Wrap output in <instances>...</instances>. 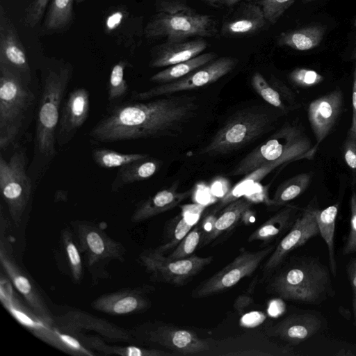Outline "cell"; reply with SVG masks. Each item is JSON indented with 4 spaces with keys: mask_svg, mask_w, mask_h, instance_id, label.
<instances>
[{
    "mask_svg": "<svg viewBox=\"0 0 356 356\" xmlns=\"http://www.w3.org/2000/svg\"><path fill=\"white\" fill-rule=\"evenodd\" d=\"M147 102L124 101L108 106L91 128L94 143H113L172 136L182 130L197 108L193 97H159Z\"/></svg>",
    "mask_w": 356,
    "mask_h": 356,
    "instance_id": "1",
    "label": "cell"
},
{
    "mask_svg": "<svg viewBox=\"0 0 356 356\" xmlns=\"http://www.w3.org/2000/svg\"><path fill=\"white\" fill-rule=\"evenodd\" d=\"M40 70L33 155L28 166L35 188L57 155L56 134L61 108L74 72L70 62L54 58L45 60Z\"/></svg>",
    "mask_w": 356,
    "mask_h": 356,
    "instance_id": "2",
    "label": "cell"
},
{
    "mask_svg": "<svg viewBox=\"0 0 356 356\" xmlns=\"http://www.w3.org/2000/svg\"><path fill=\"white\" fill-rule=\"evenodd\" d=\"M40 88L0 65V149L19 143L35 115Z\"/></svg>",
    "mask_w": 356,
    "mask_h": 356,
    "instance_id": "3",
    "label": "cell"
},
{
    "mask_svg": "<svg viewBox=\"0 0 356 356\" xmlns=\"http://www.w3.org/2000/svg\"><path fill=\"white\" fill-rule=\"evenodd\" d=\"M268 290L289 301L317 304L333 294L327 268L317 259L298 261L277 274Z\"/></svg>",
    "mask_w": 356,
    "mask_h": 356,
    "instance_id": "4",
    "label": "cell"
},
{
    "mask_svg": "<svg viewBox=\"0 0 356 356\" xmlns=\"http://www.w3.org/2000/svg\"><path fill=\"white\" fill-rule=\"evenodd\" d=\"M275 115L266 106H252L235 113L214 135L200 154L217 156L236 151L272 128Z\"/></svg>",
    "mask_w": 356,
    "mask_h": 356,
    "instance_id": "5",
    "label": "cell"
},
{
    "mask_svg": "<svg viewBox=\"0 0 356 356\" xmlns=\"http://www.w3.org/2000/svg\"><path fill=\"white\" fill-rule=\"evenodd\" d=\"M317 147L318 145H313L308 136L298 127L287 124L243 157L229 175H246L266 163L282 158L289 159L291 161L312 159Z\"/></svg>",
    "mask_w": 356,
    "mask_h": 356,
    "instance_id": "6",
    "label": "cell"
},
{
    "mask_svg": "<svg viewBox=\"0 0 356 356\" xmlns=\"http://www.w3.org/2000/svg\"><path fill=\"white\" fill-rule=\"evenodd\" d=\"M69 225L76 236L92 285L109 277L108 266L111 262H124L126 248L108 236L99 225L86 220H74Z\"/></svg>",
    "mask_w": 356,
    "mask_h": 356,
    "instance_id": "7",
    "label": "cell"
},
{
    "mask_svg": "<svg viewBox=\"0 0 356 356\" xmlns=\"http://www.w3.org/2000/svg\"><path fill=\"white\" fill-rule=\"evenodd\" d=\"M13 147L8 159L0 155V191L12 222L19 227L29 213L36 188L28 172L26 147L19 143Z\"/></svg>",
    "mask_w": 356,
    "mask_h": 356,
    "instance_id": "8",
    "label": "cell"
},
{
    "mask_svg": "<svg viewBox=\"0 0 356 356\" xmlns=\"http://www.w3.org/2000/svg\"><path fill=\"white\" fill-rule=\"evenodd\" d=\"M10 222L1 207L0 223V264L1 270L10 281L13 286L22 296L25 303L40 318L49 323H54L51 312L44 296L35 280L19 263L10 239L6 234Z\"/></svg>",
    "mask_w": 356,
    "mask_h": 356,
    "instance_id": "9",
    "label": "cell"
},
{
    "mask_svg": "<svg viewBox=\"0 0 356 356\" xmlns=\"http://www.w3.org/2000/svg\"><path fill=\"white\" fill-rule=\"evenodd\" d=\"M138 346H159L175 355H206L213 340L199 337L191 330L160 322H145L130 328Z\"/></svg>",
    "mask_w": 356,
    "mask_h": 356,
    "instance_id": "10",
    "label": "cell"
},
{
    "mask_svg": "<svg viewBox=\"0 0 356 356\" xmlns=\"http://www.w3.org/2000/svg\"><path fill=\"white\" fill-rule=\"evenodd\" d=\"M217 33L214 18L198 13L193 8L176 13L156 12L144 29L147 38H166L168 41H183L191 37H213Z\"/></svg>",
    "mask_w": 356,
    "mask_h": 356,
    "instance_id": "11",
    "label": "cell"
},
{
    "mask_svg": "<svg viewBox=\"0 0 356 356\" xmlns=\"http://www.w3.org/2000/svg\"><path fill=\"white\" fill-rule=\"evenodd\" d=\"M212 260L211 256L202 257L195 254L172 260L156 248L144 250L138 258L140 264L149 275L150 280L175 286L186 284Z\"/></svg>",
    "mask_w": 356,
    "mask_h": 356,
    "instance_id": "12",
    "label": "cell"
},
{
    "mask_svg": "<svg viewBox=\"0 0 356 356\" xmlns=\"http://www.w3.org/2000/svg\"><path fill=\"white\" fill-rule=\"evenodd\" d=\"M275 248L274 245H270L255 252L241 249L232 262L202 282L193 290L191 296L206 298L231 289L242 279L251 275Z\"/></svg>",
    "mask_w": 356,
    "mask_h": 356,
    "instance_id": "13",
    "label": "cell"
},
{
    "mask_svg": "<svg viewBox=\"0 0 356 356\" xmlns=\"http://www.w3.org/2000/svg\"><path fill=\"white\" fill-rule=\"evenodd\" d=\"M54 321L60 330L77 339L90 334L98 336L108 343L136 344L130 329L79 309L72 308L54 315Z\"/></svg>",
    "mask_w": 356,
    "mask_h": 356,
    "instance_id": "14",
    "label": "cell"
},
{
    "mask_svg": "<svg viewBox=\"0 0 356 356\" xmlns=\"http://www.w3.org/2000/svg\"><path fill=\"white\" fill-rule=\"evenodd\" d=\"M238 62L236 58L229 56L215 58L176 81L159 84L145 91H133L130 99L131 100L145 101L207 86L232 71Z\"/></svg>",
    "mask_w": 356,
    "mask_h": 356,
    "instance_id": "15",
    "label": "cell"
},
{
    "mask_svg": "<svg viewBox=\"0 0 356 356\" xmlns=\"http://www.w3.org/2000/svg\"><path fill=\"white\" fill-rule=\"evenodd\" d=\"M206 355L209 356H293L296 355L291 346H282L268 339L260 331L212 341V348Z\"/></svg>",
    "mask_w": 356,
    "mask_h": 356,
    "instance_id": "16",
    "label": "cell"
},
{
    "mask_svg": "<svg viewBox=\"0 0 356 356\" xmlns=\"http://www.w3.org/2000/svg\"><path fill=\"white\" fill-rule=\"evenodd\" d=\"M0 65L7 67L24 83L37 86L33 82L26 49L2 6H0Z\"/></svg>",
    "mask_w": 356,
    "mask_h": 356,
    "instance_id": "17",
    "label": "cell"
},
{
    "mask_svg": "<svg viewBox=\"0 0 356 356\" xmlns=\"http://www.w3.org/2000/svg\"><path fill=\"white\" fill-rule=\"evenodd\" d=\"M154 289L147 284L120 289L98 296L90 306L96 311L111 316L140 314L151 307L149 295Z\"/></svg>",
    "mask_w": 356,
    "mask_h": 356,
    "instance_id": "18",
    "label": "cell"
},
{
    "mask_svg": "<svg viewBox=\"0 0 356 356\" xmlns=\"http://www.w3.org/2000/svg\"><path fill=\"white\" fill-rule=\"evenodd\" d=\"M316 209L313 206L309 205L296 218L288 233L281 239L265 263L263 268L264 275H266L275 270L291 251L319 234Z\"/></svg>",
    "mask_w": 356,
    "mask_h": 356,
    "instance_id": "19",
    "label": "cell"
},
{
    "mask_svg": "<svg viewBox=\"0 0 356 356\" xmlns=\"http://www.w3.org/2000/svg\"><path fill=\"white\" fill-rule=\"evenodd\" d=\"M90 109V92L84 87L72 90L63 101L56 134L59 147L68 144L86 122Z\"/></svg>",
    "mask_w": 356,
    "mask_h": 356,
    "instance_id": "20",
    "label": "cell"
},
{
    "mask_svg": "<svg viewBox=\"0 0 356 356\" xmlns=\"http://www.w3.org/2000/svg\"><path fill=\"white\" fill-rule=\"evenodd\" d=\"M343 93L335 90L310 102L307 116L318 145L330 133L341 112Z\"/></svg>",
    "mask_w": 356,
    "mask_h": 356,
    "instance_id": "21",
    "label": "cell"
},
{
    "mask_svg": "<svg viewBox=\"0 0 356 356\" xmlns=\"http://www.w3.org/2000/svg\"><path fill=\"white\" fill-rule=\"evenodd\" d=\"M323 326L316 314L305 312L289 315L266 329L268 337H278L290 344L296 345L318 332Z\"/></svg>",
    "mask_w": 356,
    "mask_h": 356,
    "instance_id": "22",
    "label": "cell"
},
{
    "mask_svg": "<svg viewBox=\"0 0 356 356\" xmlns=\"http://www.w3.org/2000/svg\"><path fill=\"white\" fill-rule=\"evenodd\" d=\"M207 46V41L201 37L188 41L167 40L152 48L149 67H168L188 60L200 54Z\"/></svg>",
    "mask_w": 356,
    "mask_h": 356,
    "instance_id": "23",
    "label": "cell"
},
{
    "mask_svg": "<svg viewBox=\"0 0 356 356\" xmlns=\"http://www.w3.org/2000/svg\"><path fill=\"white\" fill-rule=\"evenodd\" d=\"M55 257L60 271L74 284H79L83 280L86 266L76 236L70 225L60 232Z\"/></svg>",
    "mask_w": 356,
    "mask_h": 356,
    "instance_id": "24",
    "label": "cell"
},
{
    "mask_svg": "<svg viewBox=\"0 0 356 356\" xmlns=\"http://www.w3.org/2000/svg\"><path fill=\"white\" fill-rule=\"evenodd\" d=\"M267 20L259 4L244 3L223 21L221 33L226 37L240 38L260 31Z\"/></svg>",
    "mask_w": 356,
    "mask_h": 356,
    "instance_id": "25",
    "label": "cell"
},
{
    "mask_svg": "<svg viewBox=\"0 0 356 356\" xmlns=\"http://www.w3.org/2000/svg\"><path fill=\"white\" fill-rule=\"evenodd\" d=\"M177 188L178 182H174L170 187L139 202L131 216V222L139 223L171 210L192 195L193 189L179 192Z\"/></svg>",
    "mask_w": 356,
    "mask_h": 356,
    "instance_id": "26",
    "label": "cell"
},
{
    "mask_svg": "<svg viewBox=\"0 0 356 356\" xmlns=\"http://www.w3.org/2000/svg\"><path fill=\"white\" fill-rule=\"evenodd\" d=\"M252 202L241 197L229 204L215 219L210 229L203 234L201 247L213 241L218 236L234 228L242 220L244 213L251 207Z\"/></svg>",
    "mask_w": 356,
    "mask_h": 356,
    "instance_id": "27",
    "label": "cell"
},
{
    "mask_svg": "<svg viewBox=\"0 0 356 356\" xmlns=\"http://www.w3.org/2000/svg\"><path fill=\"white\" fill-rule=\"evenodd\" d=\"M79 339L88 348L103 355L120 356H170L168 353L156 348H147L136 344L111 345L101 337L95 335H85Z\"/></svg>",
    "mask_w": 356,
    "mask_h": 356,
    "instance_id": "28",
    "label": "cell"
},
{
    "mask_svg": "<svg viewBox=\"0 0 356 356\" xmlns=\"http://www.w3.org/2000/svg\"><path fill=\"white\" fill-rule=\"evenodd\" d=\"M298 211L296 206H285L258 227L248 237V242L260 241L262 244L269 243L291 227Z\"/></svg>",
    "mask_w": 356,
    "mask_h": 356,
    "instance_id": "29",
    "label": "cell"
},
{
    "mask_svg": "<svg viewBox=\"0 0 356 356\" xmlns=\"http://www.w3.org/2000/svg\"><path fill=\"white\" fill-rule=\"evenodd\" d=\"M161 165L160 160L149 156L119 168L111 185L112 192H118L127 185L150 178Z\"/></svg>",
    "mask_w": 356,
    "mask_h": 356,
    "instance_id": "30",
    "label": "cell"
},
{
    "mask_svg": "<svg viewBox=\"0 0 356 356\" xmlns=\"http://www.w3.org/2000/svg\"><path fill=\"white\" fill-rule=\"evenodd\" d=\"M84 0H51L44 21L42 30L44 33L51 34L67 30L74 17V3Z\"/></svg>",
    "mask_w": 356,
    "mask_h": 356,
    "instance_id": "31",
    "label": "cell"
},
{
    "mask_svg": "<svg viewBox=\"0 0 356 356\" xmlns=\"http://www.w3.org/2000/svg\"><path fill=\"white\" fill-rule=\"evenodd\" d=\"M325 31L321 26H310L282 32L277 38V44L298 51H307L319 45Z\"/></svg>",
    "mask_w": 356,
    "mask_h": 356,
    "instance_id": "32",
    "label": "cell"
},
{
    "mask_svg": "<svg viewBox=\"0 0 356 356\" xmlns=\"http://www.w3.org/2000/svg\"><path fill=\"white\" fill-rule=\"evenodd\" d=\"M290 162H292L290 159L282 158L275 161L266 163L249 172L234 186L232 187L229 192L225 197L220 199L219 204L216 207V210L243 197L254 184L260 182V181L274 169L282 164Z\"/></svg>",
    "mask_w": 356,
    "mask_h": 356,
    "instance_id": "33",
    "label": "cell"
},
{
    "mask_svg": "<svg viewBox=\"0 0 356 356\" xmlns=\"http://www.w3.org/2000/svg\"><path fill=\"white\" fill-rule=\"evenodd\" d=\"M216 56L213 52L200 54L188 60L167 67L152 75L149 81L159 84L176 81L216 58Z\"/></svg>",
    "mask_w": 356,
    "mask_h": 356,
    "instance_id": "34",
    "label": "cell"
},
{
    "mask_svg": "<svg viewBox=\"0 0 356 356\" xmlns=\"http://www.w3.org/2000/svg\"><path fill=\"white\" fill-rule=\"evenodd\" d=\"M338 210V204L330 205L322 210L316 209V219L319 234L327 244L330 269L334 277L337 275V262L334 254V236Z\"/></svg>",
    "mask_w": 356,
    "mask_h": 356,
    "instance_id": "35",
    "label": "cell"
},
{
    "mask_svg": "<svg viewBox=\"0 0 356 356\" xmlns=\"http://www.w3.org/2000/svg\"><path fill=\"white\" fill-rule=\"evenodd\" d=\"M313 175L304 172L296 175L282 182L275 192L272 205L282 206L303 193L309 187Z\"/></svg>",
    "mask_w": 356,
    "mask_h": 356,
    "instance_id": "36",
    "label": "cell"
},
{
    "mask_svg": "<svg viewBox=\"0 0 356 356\" xmlns=\"http://www.w3.org/2000/svg\"><path fill=\"white\" fill-rule=\"evenodd\" d=\"M91 154L94 163L98 167L106 169L120 168L149 156L145 153H122L103 147L94 148Z\"/></svg>",
    "mask_w": 356,
    "mask_h": 356,
    "instance_id": "37",
    "label": "cell"
},
{
    "mask_svg": "<svg viewBox=\"0 0 356 356\" xmlns=\"http://www.w3.org/2000/svg\"><path fill=\"white\" fill-rule=\"evenodd\" d=\"M128 65L126 60H120L113 66L107 86L108 106L122 102L128 96L129 87L124 79V70Z\"/></svg>",
    "mask_w": 356,
    "mask_h": 356,
    "instance_id": "38",
    "label": "cell"
},
{
    "mask_svg": "<svg viewBox=\"0 0 356 356\" xmlns=\"http://www.w3.org/2000/svg\"><path fill=\"white\" fill-rule=\"evenodd\" d=\"M203 233L202 225L197 223L176 248L168 255H165L172 260L191 257L200 245Z\"/></svg>",
    "mask_w": 356,
    "mask_h": 356,
    "instance_id": "39",
    "label": "cell"
},
{
    "mask_svg": "<svg viewBox=\"0 0 356 356\" xmlns=\"http://www.w3.org/2000/svg\"><path fill=\"white\" fill-rule=\"evenodd\" d=\"M251 85L257 93L268 104L281 111L285 112L286 108L282 100V97L275 86H272L262 74L255 72L251 78Z\"/></svg>",
    "mask_w": 356,
    "mask_h": 356,
    "instance_id": "40",
    "label": "cell"
},
{
    "mask_svg": "<svg viewBox=\"0 0 356 356\" xmlns=\"http://www.w3.org/2000/svg\"><path fill=\"white\" fill-rule=\"evenodd\" d=\"M180 216L181 218L179 219L172 234L170 235L169 240L164 244L156 248L157 251L160 253L166 254L172 252L195 225L187 220L181 213Z\"/></svg>",
    "mask_w": 356,
    "mask_h": 356,
    "instance_id": "41",
    "label": "cell"
},
{
    "mask_svg": "<svg viewBox=\"0 0 356 356\" xmlns=\"http://www.w3.org/2000/svg\"><path fill=\"white\" fill-rule=\"evenodd\" d=\"M296 1L259 0L258 4L261 7L267 22L274 24Z\"/></svg>",
    "mask_w": 356,
    "mask_h": 356,
    "instance_id": "42",
    "label": "cell"
},
{
    "mask_svg": "<svg viewBox=\"0 0 356 356\" xmlns=\"http://www.w3.org/2000/svg\"><path fill=\"white\" fill-rule=\"evenodd\" d=\"M289 79L296 86L304 88L317 86L324 80L323 76L316 71L302 67L293 70Z\"/></svg>",
    "mask_w": 356,
    "mask_h": 356,
    "instance_id": "43",
    "label": "cell"
},
{
    "mask_svg": "<svg viewBox=\"0 0 356 356\" xmlns=\"http://www.w3.org/2000/svg\"><path fill=\"white\" fill-rule=\"evenodd\" d=\"M50 0H33L25 10L24 21L31 28L35 27L42 19Z\"/></svg>",
    "mask_w": 356,
    "mask_h": 356,
    "instance_id": "44",
    "label": "cell"
},
{
    "mask_svg": "<svg viewBox=\"0 0 356 356\" xmlns=\"http://www.w3.org/2000/svg\"><path fill=\"white\" fill-rule=\"evenodd\" d=\"M350 231L342 250L343 255H348L356 252V193L353 192L350 200Z\"/></svg>",
    "mask_w": 356,
    "mask_h": 356,
    "instance_id": "45",
    "label": "cell"
},
{
    "mask_svg": "<svg viewBox=\"0 0 356 356\" xmlns=\"http://www.w3.org/2000/svg\"><path fill=\"white\" fill-rule=\"evenodd\" d=\"M343 158L356 182V140L348 134L343 147Z\"/></svg>",
    "mask_w": 356,
    "mask_h": 356,
    "instance_id": "46",
    "label": "cell"
},
{
    "mask_svg": "<svg viewBox=\"0 0 356 356\" xmlns=\"http://www.w3.org/2000/svg\"><path fill=\"white\" fill-rule=\"evenodd\" d=\"M156 12L176 13L192 9L186 0H157Z\"/></svg>",
    "mask_w": 356,
    "mask_h": 356,
    "instance_id": "47",
    "label": "cell"
},
{
    "mask_svg": "<svg viewBox=\"0 0 356 356\" xmlns=\"http://www.w3.org/2000/svg\"><path fill=\"white\" fill-rule=\"evenodd\" d=\"M192 197L195 203L205 206L216 202V198L211 193L209 185L204 182L198 183L193 189Z\"/></svg>",
    "mask_w": 356,
    "mask_h": 356,
    "instance_id": "48",
    "label": "cell"
},
{
    "mask_svg": "<svg viewBox=\"0 0 356 356\" xmlns=\"http://www.w3.org/2000/svg\"><path fill=\"white\" fill-rule=\"evenodd\" d=\"M243 197L252 203L262 202L272 205V200L268 198V188L260 182L254 184Z\"/></svg>",
    "mask_w": 356,
    "mask_h": 356,
    "instance_id": "49",
    "label": "cell"
},
{
    "mask_svg": "<svg viewBox=\"0 0 356 356\" xmlns=\"http://www.w3.org/2000/svg\"><path fill=\"white\" fill-rule=\"evenodd\" d=\"M212 194L217 198H222L231 190L229 181L224 177H215L209 184Z\"/></svg>",
    "mask_w": 356,
    "mask_h": 356,
    "instance_id": "50",
    "label": "cell"
},
{
    "mask_svg": "<svg viewBox=\"0 0 356 356\" xmlns=\"http://www.w3.org/2000/svg\"><path fill=\"white\" fill-rule=\"evenodd\" d=\"M347 274L353 291V312L356 325V258L350 261L347 266Z\"/></svg>",
    "mask_w": 356,
    "mask_h": 356,
    "instance_id": "51",
    "label": "cell"
},
{
    "mask_svg": "<svg viewBox=\"0 0 356 356\" xmlns=\"http://www.w3.org/2000/svg\"><path fill=\"white\" fill-rule=\"evenodd\" d=\"M353 116L348 134L356 140V79H354L352 95Z\"/></svg>",
    "mask_w": 356,
    "mask_h": 356,
    "instance_id": "52",
    "label": "cell"
},
{
    "mask_svg": "<svg viewBox=\"0 0 356 356\" xmlns=\"http://www.w3.org/2000/svg\"><path fill=\"white\" fill-rule=\"evenodd\" d=\"M252 301V299L250 296H241L236 300L234 307L238 313H241Z\"/></svg>",
    "mask_w": 356,
    "mask_h": 356,
    "instance_id": "53",
    "label": "cell"
},
{
    "mask_svg": "<svg viewBox=\"0 0 356 356\" xmlns=\"http://www.w3.org/2000/svg\"><path fill=\"white\" fill-rule=\"evenodd\" d=\"M241 1V0H222L220 3L225 6L231 7L236 5Z\"/></svg>",
    "mask_w": 356,
    "mask_h": 356,
    "instance_id": "54",
    "label": "cell"
},
{
    "mask_svg": "<svg viewBox=\"0 0 356 356\" xmlns=\"http://www.w3.org/2000/svg\"><path fill=\"white\" fill-rule=\"evenodd\" d=\"M201 1H203L204 3H207L208 4L214 5L216 3H220L222 0H200Z\"/></svg>",
    "mask_w": 356,
    "mask_h": 356,
    "instance_id": "55",
    "label": "cell"
},
{
    "mask_svg": "<svg viewBox=\"0 0 356 356\" xmlns=\"http://www.w3.org/2000/svg\"><path fill=\"white\" fill-rule=\"evenodd\" d=\"M354 79H356V67H355V73H354Z\"/></svg>",
    "mask_w": 356,
    "mask_h": 356,
    "instance_id": "56",
    "label": "cell"
},
{
    "mask_svg": "<svg viewBox=\"0 0 356 356\" xmlns=\"http://www.w3.org/2000/svg\"><path fill=\"white\" fill-rule=\"evenodd\" d=\"M314 1V0H303L304 2H309V1Z\"/></svg>",
    "mask_w": 356,
    "mask_h": 356,
    "instance_id": "57",
    "label": "cell"
},
{
    "mask_svg": "<svg viewBox=\"0 0 356 356\" xmlns=\"http://www.w3.org/2000/svg\"><path fill=\"white\" fill-rule=\"evenodd\" d=\"M354 26H356V18H355V19L354 21Z\"/></svg>",
    "mask_w": 356,
    "mask_h": 356,
    "instance_id": "58",
    "label": "cell"
}]
</instances>
